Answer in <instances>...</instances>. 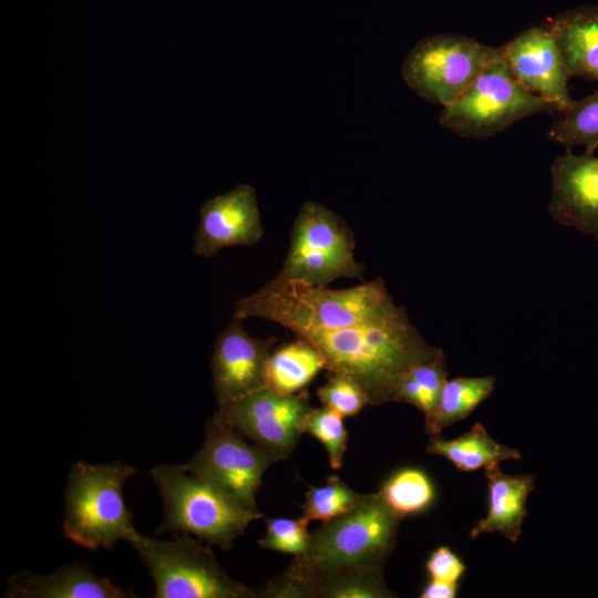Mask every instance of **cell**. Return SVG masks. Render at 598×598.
Returning a JSON list of instances; mask_svg holds the SVG:
<instances>
[{
  "label": "cell",
  "instance_id": "f546056e",
  "mask_svg": "<svg viewBox=\"0 0 598 598\" xmlns=\"http://www.w3.org/2000/svg\"><path fill=\"white\" fill-rule=\"evenodd\" d=\"M425 568L430 580L458 586L466 566L448 547L441 546L430 554Z\"/></svg>",
  "mask_w": 598,
  "mask_h": 598
},
{
  "label": "cell",
  "instance_id": "ba28073f",
  "mask_svg": "<svg viewBox=\"0 0 598 598\" xmlns=\"http://www.w3.org/2000/svg\"><path fill=\"white\" fill-rule=\"evenodd\" d=\"M132 546L150 571L156 598L257 597V590L229 577L213 551L187 534L171 540L140 534Z\"/></svg>",
  "mask_w": 598,
  "mask_h": 598
},
{
  "label": "cell",
  "instance_id": "30bf717a",
  "mask_svg": "<svg viewBox=\"0 0 598 598\" xmlns=\"http://www.w3.org/2000/svg\"><path fill=\"white\" fill-rule=\"evenodd\" d=\"M311 409L305 390L281 394L262 386L218 404L213 416L261 447L277 462L291 456Z\"/></svg>",
  "mask_w": 598,
  "mask_h": 598
},
{
  "label": "cell",
  "instance_id": "83f0119b",
  "mask_svg": "<svg viewBox=\"0 0 598 598\" xmlns=\"http://www.w3.org/2000/svg\"><path fill=\"white\" fill-rule=\"evenodd\" d=\"M308 522L301 517L267 519L266 536L259 539L265 549L280 553L302 555L309 547L311 533L308 532Z\"/></svg>",
  "mask_w": 598,
  "mask_h": 598
},
{
  "label": "cell",
  "instance_id": "5bb4252c",
  "mask_svg": "<svg viewBox=\"0 0 598 598\" xmlns=\"http://www.w3.org/2000/svg\"><path fill=\"white\" fill-rule=\"evenodd\" d=\"M243 320L234 313L215 341L210 370L217 404L265 386L266 364L276 338L251 337L245 330Z\"/></svg>",
  "mask_w": 598,
  "mask_h": 598
},
{
  "label": "cell",
  "instance_id": "ac0fdd59",
  "mask_svg": "<svg viewBox=\"0 0 598 598\" xmlns=\"http://www.w3.org/2000/svg\"><path fill=\"white\" fill-rule=\"evenodd\" d=\"M569 78L598 81V6H579L548 22Z\"/></svg>",
  "mask_w": 598,
  "mask_h": 598
},
{
  "label": "cell",
  "instance_id": "7402d4cb",
  "mask_svg": "<svg viewBox=\"0 0 598 598\" xmlns=\"http://www.w3.org/2000/svg\"><path fill=\"white\" fill-rule=\"evenodd\" d=\"M383 566H357L312 575L300 580L308 598H386L394 597L386 587Z\"/></svg>",
  "mask_w": 598,
  "mask_h": 598
},
{
  "label": "cell",
  "instance_id": "3957f363",
  "mask_svg": "<svg viewBox=\"0 0 598 598\" xmlns=\"http://www.w3.org/2000/svg\"><path fill=\"white\" fill-rule=\"evenodd\" d=\"M399 519L378 493L353 509L323 522L311 533L306 553L295 556L286 574L312 575L357 566H383L396 544Z\"/></svg>",
  "mask_w": 598,
  "mask_h": 598
},
{
  "label": "cell",
  "instance_id": "e0dca14e",
  "mask_svg": "<svg viewBox=\"0 0 598 598\" xmlns=\"http://www.w3.org/2000/svg\"><path fill=\"white\" fill-rule=\"evenodd\" d=\"M488 511L470 532L472 539L481 534L498 533L516 543L527 515L526 502L535 486L534 474L507 475L499 464L485 468Z\"/></svg>",
  "mask_w": 598,
  "mask_h": 598
},
{
  "label": "cell",
  "instance_id": "9a60e30c",
  "mask_svg": "<svg viewBox=\"0 0 598 598\" xmlns=\"http://www.w3.org/2000/svg\"><path fill=\"white\" fill-rule=\"evenodd\" d=\"M548 212L566 227L598 239V157L571 148L554 158Z\"/></svg>",
  "mask_w": 598,
  "mask_h": 598
},
{
  "label": "cell",
  "instance_id": "6da1fadb",
  "mask_svg": "<svg viewBox=\"0 0 598 598\" xmlns=\"http://www.w3.org/2000/svg\"><path fill=\"white\" fill-rule=\"evenodd\" d=\"M299 337L322 354L328 374L346 375L364 391L369 405L398 402L405 373L440 348L427 344L406 311L354 327L317 330Z\"/></svg>",
  "mask_w": 598,
  "mask_h": 598
},
{
  "label": "cell",
  "instance_id": "4fadbf2b",
  "mask_svg": "<svg viewBox=\"0 0 598 598\" xmlns=\"http://www.w3.org/2000/svg\"><path fill=\"white\" fill-rule=\"evenodd\" d=\"M264 234L256 190L248 184H239L204 202L193 252L210 258L227 247L252 246Z\"/></svg>",
  "mask_w": 598,
  "mask_h": 598
},
{
  "label": "cell",
  "instance_id": "5b68a950",
  "mask_svg": "<svg viewBox=\"0 0 598 598\" xmlns=\"http://www.w3.org/2000/svg\"><path fill=\"white\" fill-rule=\"evenodd\" d=\"M164 507V520L156 529L193 534L199 539L231 549L250 522L264 517L238 504L218 488L178 465H158L150 471Z\"/></svg>",
  "mask_w": 598,
  "mask_h": 598
},
{
  "label": "cell",
  "instance_id": "484cf974",
  "mask_svg": "<svg viewBox=\"0 0 598 598\" xmlns=\"http://www.w3.org/2000/svg\"><path fill=\"white\" fill-rule=\"evenodd\" d=\"M367 495L351 489L337 475H329L326 485L310 486L306 492L301 518L308 523L332 519L360 505Z\"/></svg>",
  "mask_w": 598,
  "mask_h": 598
},
{
  "label": "cell",
  "instance_id": "9c48e42d",
  "mask_svg": "<svg viewBox=\"0 0 598 598\" xmlns=\"http://www.w3.org/2000/svg\"><path fill=\"white\" fill-rule=\"evenodd\" d=\"M502 54V47L485 45L463 34H431L406 54L402 78L420 97L443 107L453 103Z\"/></svg>",
  "mask_w": 598,
  "mask_h": 598
},
{
  "label": "cell",
  "instance_id": "7c38bea8",
  "mask_svg": "<svg viewBox=\"0 0 598 598\" xmlns=\"http://www.w3.org/2000/svg\"><path fill=\"white\" fill-rule=\"evenodd\" d=\"M502 53L512 75L526 90L561 113L573 106L570 78L548 23L522 31L502 47Z\"/></svg>",
  "mask_w": 598,
  "mask_h": 598
},
{
  "label": "cell",
  "instance_id": "4316f807",
  "mask_svg": "<svg viewBox=\"0 0 598 598\" xmlns=\"http://www.w3.org/2000/svg\"><path fill=\"white\" fill-rule=\"evenodd\" d=\"M302 429L303 433L315 436L322 443L328 453L331 468L340 470L343 465L348 443L343 416L324 405L311 409L305 419Z\"/></svg>",
  "mask_w": 598,
  "mask_h": 598
},
{
  "label": "cell",
  "instance_id": "d4e9b609",
  "mask_svg": "<svg viewBox=\"0 0 598 598\" xmlns=\"http://www.w3.org/2000/svg\"><path fill=\"white\" fill-rule=\"evenodd\" d=\"M547 137L566 148L584 146V153L594 154L598 148V86L591 94L575 101L550 125Z\"/></svg>",
  "mask_w": 598,
  "mask_h": 598
},
{
  "label": "cell",
  "instance_id": "8992f818",
  "mask_svg": "<svg viewBox=\"0 0 598 598\" xmlns=\"http://www.w3.org/2000/svg\"><path fill=\"white\" fill-rule=\"evenodd\" d=\"M352 229L327 206L308 200L293 220L287 256L275 277L311 286H328L340 278H363L354 257Z\"/></svg>",
  "mask_w": 598,
  "mask_h": 598
},
{
  "label": "cell",
  "instance_id": "ffe728a7",
  "mask_svg": "<svg viewBox=\"0 0 598 598\" xmlns=\"http://www.w3.org/2000/svg\"><path fill=\"white\" fill-rule=\"evenodd\" d=\"M326 367L320 351L297 336L292 342L271 351L265 370V386L281 394L297 393Z\"/></svg>",
  "mask_w": 598,
  "mask_h": 598
},
{
  "label": "cell",
  "instance_id": "44dd1931",
  "mask_svg": "<svg viewBox=\"0 0 598 598\" xmlns=\"http://www.w3.org/2000/svg\"><path fill=\"white\" fill-rule=\"evenodd\" d=\"M495 382L494 375L447 379L436 406L424 417L425 432L439 435L445 427L466 419L493 393Z\"/></svg>",
  "mask_w": 598,
  "mask_h": 598
},
{
  "label": "cell",
  "instance_id": "f1b7e54d",
  "mask_svg": "<svg viewBox=\"0 0 598 598\" xmlns=\"http://www.w3.org/2000/svg\"><path fill=\"white\" fill-rule=\"evenodd\" d=\"M320 402L339 412L343 417L355 416L368 404L362 388L352 379L328 374V381L317 391Z\"/></svg>",
  "mask_w": 598,
  "mask_h": 598
},
{
  "label": "cell",
  "instance_id": "cb8c5ba5",
  "mask_svg": "<svg viewBox=\"0 0 598 598\" xmlns=\"http://www.w3.org/2000/svg\"><path fill=\"white\" fill-rule=\"evenodd\" d=\"M447 380V362L442 349L414 364L403 377L398 402L415 406L425 416L436 406L441 390Z\"/></svg>",
  "mask_w": 598,
  "mask_h": 598
},
{
  "label": "cell",
  "instance_id": "2e32d148",
  "mask_svg": "<svg viewBox=\"0 0 598 598\" xmlns=\"http://www.w3.org/2000/svg\"><path fill=\"white\" fill-rule=\"evenodd\" d=\"M10 598H124L135 597L84 565L62 566L49 575L21 571L8 581Z\"/></svg>",
  "mask_w": 598,
  "mask_h": 598
},
{
  "label": "cell",
  "instance_id": "52a82bcc",
  "mask_svg": "<svg viewBox=\"0 0 598 598\" xmlns=\"http://www.w3.org/2000/svg\"><path fill=\"white\" fill-rule=\"evenodd\" d=\"M556 111L526 90L501 58L491 62L451 104L443 106L439 122L464 138H487L525 117Z\"/></svg>",
  "mask_w": 598,
  "mask_h": 598
},
{
  "label": "cell",
  "instance_id": "7a4b0ae2",
  "mask_svg": "<svg viewBox=\"0 0 598 598\" xmlns=\"http://www.w3.org/2000/svg\"><path fill=\"white\" fill-rule=\"evenodd\" d=\"M399 308L382 278L343 289L274 278L256 292L238 299L234 313L243 319H267L301 336L354 327Z\"/></svg>",
  "mask_w": 598,
  "mask_h": 598
},
{
  "label": "cell",
  "instance_id": "d6986e66",
  "mask_svg": "<svg viewBox=\"0 0 598 598\" xmlns=\"http://www.w3.org/2000/svg\"><path fill=\"white\" fill-rule=\"evenodd\" d=\"M426 451L447 458L461 472H474L498 465L503 461L519 460L520 452L496 442L481 423L452 440L432 435Z\"/></svg>",
  "mask_w": 598,
  "mask_h": 598
},
{
  "label": "cell",
  "instance_id": "603a6c76",
  "mask_svg": "<svg viewBox=\"0 0 598 598\" xmlns=\"http://www.w3.org/2000/svg\"><path fill=\"white\" fill-rule=\"evenodd\" d=\"M378 494L401 520L424 513L435 499L432 480L416 467H404L391 474L382 483Z\"/></svg>",
  "mask_w": 598,
  "mask_h": 598
},
{
  "label": "cell",
  "instance_id": "4dcf8cb0",
  "mask_svg": "<svg viewBox=\"0 0 598 598\" xmlns=\"http://www.w3.org/2000/svg\"><path fill=\"white\" fill-rule=\"evenodd\" d=\"M458 590L457 585H450L441 581L430 580L422 589L421 598H454Z\"/></svg>",
  "mask_w": 598,
  "mask_h": 598
},
{
  "label": "cell",
  "instance_id": "277c9868",
  "mask_svg": "<svg viewBox=\"0 0 598 598\" xmlns=\"http://www.w3.org/2000/svg\"><path fill=\"white\" fill-rule=\"evenodd\" d=\"M136 473L120 461L99 465L74 463L64 496L65 536L87 549L110 550L118 540L132 544L140 533L125 505L123 485Z\"/></svg>",
  "mask_w": 598,
  "mask_h": 598
},
{
  "label": "cell",
  "instance_id": "8fae6325",
  "mask_svg": "<svg viewBox=\"0 0 598 598\" xmlns=\"http://www.w3.org/2000/svg\"><path fill=\"white\" fill-rule=\"evenodd\" d=\"M275 460L258 445L214 416L205 440L185 471L221 491L241 506L258 511L256 493Z\"/></svg>",
  "mask_w": 598,
  "mask_h": 598
}]
</instances>
